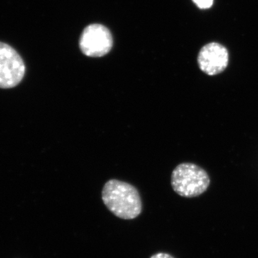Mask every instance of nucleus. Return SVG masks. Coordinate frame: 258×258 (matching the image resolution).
Instances as JSON below:
<instances>
[{
    "instance_id": "obj_1",
    "label": "nucleus",
    "mask_w": 258,
    "mask_h": 258,
    "mask_svg": "<svg viewBox=\"0 0 258 258\" xmlns=\"http://www.w3.org/2000/svg\"><path fill=\"white\" fill-rule=\"evenodd\" d=\"M103 203L115 216L133 220L142 210V200L132 185L116 179L107 181L102 191Z\"/></svg>"
},
{
    "instance_id": "obj_2",
    "label": "nucleus",
    "mask_w": 258,
    "mask_h": 258,
    "mask_svg": "<svg viewBox=\"0 0 258 258\" xmlns=\"http://www.w3.org/2000/svg\"><path fill=\"white\" fill-rule=\"evenodd\" d=\"M210 176L203 168L192 163H183L176 166L171 175V186L183 198L200 196L208 189Z\"/></svg>"
},
{
    "instance_id": "obj_3",
    "label": "nucleus",
    "mask_w": 258,
    "mask_h": 258,
    "mask_svg": "<svg viewBox=\"0 0 258 258\" xmlns=\"http://www.w3.org/2000/svg\"><path fill=\"white\" fill-rule=\"evenodd\" d=\"M25 66L21 56L13 47L0 42V88L9 89L23 79Z\"/></svg>"
},
{
    "instance_id": "obj_4",
    "label": "nucleus",
    "mask_w": 258,
    "mask_h": 258,
    "mask_svg": "<svg viewBox=\"0 0 258 258\" xmlns=\"http://www.w3.org/2000/svg\"><path fill=\"white\" fill-rule=\"evenodd\" d=\"M113 37L108 28L100 24H93L83 30L80 39V48L89 57H102L110 52Z\"/></svg>"
},
{
    "instance_id": "obj_5",
    "label": "nucleus",
    "mask_w": 258,
    "mask_h": 258,
    "mask_svg": "<svg viewBox=\"0 0 258 258\" xmlns=\"http://www.w3.org/2000/svg\"><path fill=\"white\" fill-rule=\"evenodd\" d=\"M198 62L200 70L208 76L221 74L228 66V51L221 44L211 42L200 51Z\"/></svg>"
},
{
    "instance_id": "obj_6",
    "label": "nucleus",
    "mask_w": 258,
    "mask_h": 258,
    "mask_svg": "<svg viewBox=\"0 0 258 258\" xmlns=\"http://www.w3.org/2000/svg\"><path fill=\"white\" fill-rule=\"evenodd\" d=\"M193 1L201 9H208L213 5V0H193Z\"/></svg>"
},
{
    "instance_id": "obj_7",
    "label": "nucleus",
    "mask_w": 258,
    "mask_h": 258,
    "mask_svg": "<svg viewBox=\"0 0 258 258\" xmlns=\"http://www.w3.org/2000/svg\"><path fill=\"white\" fill-rule=\"evenodd\" d=\"M150 258H174L171 255V254L165 253V252H158L157 254H154Z\"/></svg>"
}]
</instances>
